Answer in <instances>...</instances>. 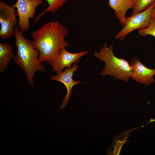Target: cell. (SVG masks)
Segmentation results:
<instances>
[{
	"label": "cell",
	"instance_id": "6da1fadb",
	"mask_svg": "<svg viewBox=\"0 0 155 155\" xmlns=\"http://www.w3.org/2000/svg\"><path fill=\"white\" fill-rule=\"evenodd\" d=\"M68 30L66 27L56 20L47 22L31 32L34 48L39 51L38 58L41 62L53 60L68 43L65 40Z\"/></svg>",
	"mask_w": 155,
	"mask_h": 155
},
{
	"label": "cell",
	"instance_id": "7a4b0ae2",
	"mask_svg": "<svg viewBox=\"0 0 155 155\" xmlns=\"http://www.w3.org/2000/svg\"><path fill=\"white\" fill-rule=\"evenodd\" d=\"M14 30V45L17 49L16 55L13 57V60L24 71L28 82L32 87L36 72H45V68L38 59L39 51L34 48L32 41L26 38L24 32L18 29L17 26H15Z\"/></svg>",
	"mask_w": 155,
	"mask_h": 155
},
{
	"label": "cell",
	"instance_id": "3957f363",
	"mask_svg": "<svg viewBox=\"0 0 155 155\" xmlns=\"http://www.w3.org/2000/svg\"><path fill=\"white\" fill-rule=\"evenodd\" d=\"M113 48L112 45L108 46L107 44L105 43L99 51L94 53V56L105 64L100 75H110L115 79L127 83L132 74V67L127 60L115 55Z\"/></svg>",
	"mask_w": 155,
	"mask_h": 155
},
{
	"label": "cell",
	"instance_id": "277c9868",
	"mask_svg": "<svg viewBox=\"0 0 155 155\" xmlns=\"http://www.w3.org/2000/svg\"><path fill=\"white\" fill-rule=\"evenodd\" d=\"M155 7V2L143 11L126 17L123 27L116 35L115 38L123 41L129 33L147 28L149 24L151 13Z\"/></svg>",
	"mask_w": 155,
	"mask_h": 155
},
{
	"label": "cell",
	"instance_id": "5b68a950",
	"mask_svg": "<svg viewBox=\"0 0 155 155\" xmlns=\"http://www.w3.org/2000/svg\"><path fill=\"white\" fill-rule=\"evenodd\" d=\"M43 2V0H17L13 5V7L17 9L18 24L20 30L26 32L29 29V19L34 18L36 8Z\"/></svg>",
	"mask_w": 155,
	"mask_h": 155
},
{
	"label": "cell",
	"instance_id": "8992f818",
	"mask_svg": "<svg viewBox=\"0 0 155 155\" xmlns=\"http://www.w3.org/2000/svg\"><path fill=\"white\" fill-rule=\"evenodd\" d=\"M13 6L0 1V37L3 39L11 37L14 35L13 28L17 20L16 10Z\"/></svg>",
	"mask_w": 155,
	"mask_h": 155
},
{
	"label": "cell",
	"instance_id": "52a82bcc",
	"mask_svg": "<svg viewBox=\"0 0 155 155\" xmlns=\"http://www.w3.org/2000/svg\"><path fill=\"white\" fill-rule=\"evenodd\" d=\"M130 64L132 71L130 78L133 80L146 86L154 82L155 69H150L146 66L136 55L132 57Z\"/></svg>",
	"mask_w": 155,
	"mask_h": 155
},
{
	"label": "cell",
	"instance_id": "ba28073f",
	"mask_svg": "<svg viewBox=\"0 0 155 155\" xmlns=\"http://www.w3.org/2000/svg\"><path fill=\"white\" fill-rule=\"evenodd\" d=\"M88 53V51H86L72 53L67 51L64 48L53 60L47 63L52 67V70L58 74L61 72L64 68L71 67L73 63L80 62V58Z\"/></svg>",
	"mask_w": 155,
	"mask_h": 155
},
{
	"label": "cell",
	"instance_id": "9c48e42d",
	"mask_svg": "<svg viewBox=\"0 0 155 155\" xmlns=\"http://www.w3.org/2000/svg\"><path fill=\"white\" fill-rule=\"evenodd\" d=\"M78 66L76 63H74L71 67L66 69L65 70L56 75H52L51 79L61 82L65 86L67 90V93L63 100L61 108H65L70 98L73 86L79 84H86V83L78 80H74L73 79V73L78 71Z\"/></svg>",
	"mask_w": 155,
	"mask_h": 155
},
{
	"label": "cell",
	"instance_id": "30bf717a",
	"mask_svg": "<svg viewBox=\"0 0 155 155\" xmlns=\"http://www.w3.org/2000/svg\"><path fill=\"white\" fill-rule=\"evenodd\" d=\"M134 0H108V5L115 12V15L123 26L126 20L125 14L127 10L133 9Z\"/></svg>",
	"mask_w": 155,
	"mask_h": 155
},
{
	"label": "cell",
	"instance_id": "8fae6325",
	"mask_svg": "<svg viewBox=\"0 0 155 155\" xmlns=\"http://www.w3.org/2000/svg\"><path fill=\"white\" fill-rule=\"evenodd\" d=\"M12 47L7 43H0V71L3 73L11 59L13 57Z\"/></svg>",
	"mask_w": 155,
	"mask_h": 155
},
{
	"label": "cell",
	"instance_id": "7c38bea8",
	"mask_svg": "<svg viewBox=\"0 0 155 155\" xmlns=\"http://www.w3.org/2000/svg\"><path fill=\"white\" fill-rule=\"evenodd\" d=\"M68 0H46L49 5L48 7L41 13L35 20L33 24L36 23L40 17L46 12L54 13L61 8Z\"/></svg>",
	"mask_w": 155,
	"mask_h": 155
},
{
	"label": "cell",
	"instance_id": "4fadbf2b",
	"mask_svg": "<svg viewBox=\"0 0 155 155\" xmlns=\"http://www.w3.org/2000/svg\"><path fill=\"white\" fill-rule=\"evenodd\" d=\"M134 6L131 15L140 12L152 5L155 0H134Z\"/></svg>",
	"mask_w": 155,
	"mask_h": 155
},
{
	"label": "cell",
	"instance_id": "5bb4252c",
	"mask_svg": "<svg viewBox=\"0 0 155 155\" xmlns=\"http://www.w3.org/2000/svg\"><path fill=\"white\" fill-rule=\"evenodd\" d=\"M138 32L141 36L150 35L155 37V18H151L149 26L146 28L139 30Z\"/></svg>",
	"mask_w": 155,
	"mask_h": 155
},
{
	"label": "cell",
	"instance_id": "9a60e30c",
	"mask_svg": "<svg viewBox=\"0 0 155 155\" xmlns=\"http://www.w3.org/2000/svg\"><path fill=\"white\" fill-rule=\"evenodd\" d=\"M151 17L152 18H155V7L152 11Z\"/></svg>",
	"mask_w": 155,
	"mask_h": 155
}]
</instances>
